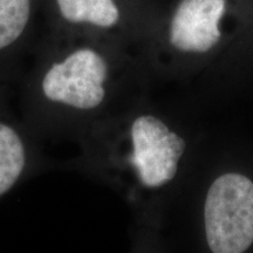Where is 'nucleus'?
I'll return each mask as SVG.
<instances>
[{
    "label": "nucleus",
    "mask_w": 253,
    "mask_h": 253,
    "mask_svg": "<svg viewBox=\"0 0 253 253\" xmlns=\"http://www.w3.org/2000/svg\"><path fill=\"white\" fill-rule=\"evenodd\" d=\"M46 47L20 78L19 113L41 141L79 140L110 97L113 60L74 37Z\"/></svg>",
    "instance_id": "1"
},
{
    "label": "nucleus",
    "mask_w": 253,
    "mask_h": 253,
    "mask_svg": "<svg viewBox=\"0 0 253 253\" xmlns=\"http://www.w3.org/2000/svg\"><path fill=\"white\" fill-rule=\"evenodd\" d=\"M205 232L214 253H242L253 243V183L239 173L218 177L205 201Z\"/></svg>",
    "instance_id": "2"
},
{
    "label": "nucleus",
    "mask_w": 253,
    "mask_h": 253,
    "mask_svg": "<svg viewBox=\"0 0 253 253\" xmlns=\"http://www.w3.org/2000/svg\"><path fill=\"white\" fill-rule=\"evenodd\" d=\"M54 13L63 27L113 31L123 21L118 0H53Z\"/></svg>",
    "instance_id": "6"
},
{
    "label": "nucleus",
    "mask_w": 253,
    "mask_h": 253,
    "mask_svg": "<svg viewBox=\"0 0 253 253\" xmlns=\"http://www.w3.org/2000/svg\"><path fill=\"white\" fill-rule=\"evenodd\" d=\"M229 0H179L168 24V42L177 50L207 53L221 39Z\"/></svg>",
    "instance_id": "5"
},
{
    "label": "nucleus",
    "mask_w": 253,
    "mask_h": 253,
    "mask_svg": "<svg viewBox=\"0 0 253 253\" xmlns=\"http://www.w3.org/2000/svg\"><path fill=\"white\" fill-rule=\"evenodd\" d=\"M125 154L120 164L131 172L137 185L158 189L175 177L185 149V142L170 131L162 120L151 114H138L126 126Z\"/></svg>",
    "instance_id": "3"
},
{
    "label": "nucleus",
    "mask_w": 253,
    "mask_h": 253,
    "mask_svg": "<svg viewBox=\"0 0 253 253\" xmlns=\"http://www.w3.org/2000/svg\"><path fill=\"white\" fill-rule=\"evenodd\" d=\"M18 75H0V199L48 164L41 140L20 113L12 109L13 81Z\"/></svg>",
    "instance_id": "4"
}]
</instances>
